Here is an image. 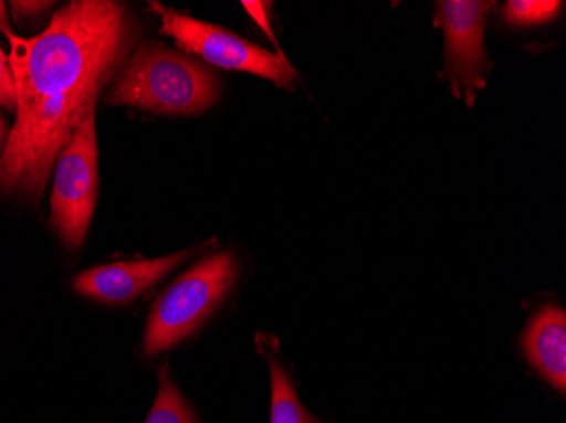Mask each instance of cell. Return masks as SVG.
Segmentation results:
<instances>
[{
    "label": "cell",
    "mask_w": 566,
    "mask_h": 423,
    "mask_svg": "<svg viewBox=\"0 0 566 423\" xmlns=\"http://www.w3.org/2000/svg\"><path fill=\"white\" fill-rule=\"evenodd\" d=\"M563 2L556 0H511L504 8L505 21L511 25H536L555 21Z\"/></svg>",
    "instance_id": "obj_11"
},
{
    "label": "cell",
    "mask_w": 566,
    "mask_h": 423,
    "mask_svg": "<svg viewBox=\"0 0 566 423\" xmlns=\"http://www.w3.org/2000/svg\"><path fill=\"white\" fill-rule=\"evenodd\" d=\"M0 107L15 109V85L12 78L11 65L4 51L0 50Z\"/></svg>",
    "instance_id": "obj_12"
},
{
    "label": "cell",
    "mask_w": 566,
    "mask_h": 423,
    "mask_svg": "<svg viewBox=\"0 0 566 423\" xmlns=\"http://www.w3.org/2000/svg\"><path fill=\"white\" fill-rule=\"evenodd\" d=\"M56 161L55 184L51 193V225L59 232L65 246L78 250L84 244L97 202L95 109L76 127Z\"/></svg>",
    "instance_id": "obj_4"
},
{
    "label": "cell",
    "mask_w": 566,
    "mask_h": 423,
    "mask_svg": "<svg viewBox=\"0 0 566 423\" xmlns=\"http://www.w3.org/2000/svg\"><path fill=\"white\" fill-rule=\"evenodd\" d=\"M12 14L15 21L22 22L28 19H36L38 15L46 12L51 8V2H12Z\"/></svg>",
    "instance_id": "obj_13"
},
{
    "label": "cell",
    "mask_w": 566,
    "mask_h": 423,
    "mask_svg": "<svg viewBox=\"0 0 566 423\" xmlns=\"http://www.w3.org/2000/svg\"><path fill=\"white\" fill-rule=\"evenodd\" d=\"M523 349L530 364L543 380L565 393L566 315L556 305H546L534 314L523 336Z\"/></svg>",
    "instance_id": "obj_8"
},
{
    "label": "cell",
    "mask_w": 566,
    "mask_h": 423,
    "mask_svg": "<svg viewBox=\"0 0 566 423\" xmlns=\"http://www.w3.org/2000/svg\"><path fill=\"white\" fill-rule=\"evenodd\" d=\"M6 130V124L4 120H2V117H0V139H2V136H4Z\"/></svg>",
    "instance_id": "obj_15"
},
{
    "label": "cell",
    "mask_w": 566,
    "mask_h": 423,
    "mask_svg": "<svg viewBox=\"0 0 566 423\" xmlns=\"http://www.w3.org/2000/svg\"><path fill=\"white\" fill-rule=\"evenodd\" d=\"M492 2L444 0L436 4V24L444 33V75L454 97L473 105L486 85L489 55L483 46Z\"/></svg>",
    "instance_id": "obj_6"
},
{
    "label": "cell",
    "mask_w": 566,
    "mask_h": 423,
    "mask_svg": "<svg viewBox=\"0 0 566 423\" xmlns=\"http://www.w3.org/2000/svg\"><path fill=\"white\" fill-rule=\"evenodd\" d=\"M237 278V256L221 251L175 279L149 311L143 339L146 355H161L192 336L226 300Z\"/></svg>",
    "instance_id": "obj_3"
},
{
    "label": "cell",
    "mask_w": 566,
    "mask_h": 423,
    "mask_svg": "<svg viewBox=\"0 0 566 423\" xmlns=\"http://www.w3.org/2000/svg\"><path fill=\"white\" fill-rule=\"evenodd\" d=\"M221 82L203 63L164 44L146 43L117 76L111 105L167 116H193L218 102Z\"/></svg>",
    "instance_id": "obj_2"
},
{
    "label": "cell",
    "mask_w": 566,
    "mask_h": 423,
    "mask_svg": "<svg viewBox=\"0 0 566 423\" xmlns=\"http://www.w3.org/2000/svg\"><path fill=\"white\" fill-rule=\"evenodd\" d=\"M0 31L2 33H11V28H9V18L8 12H6L4 2H0Z\"/></svg>",
    "instance_id": "obj_14"
},
{
    "label": "cell",
    "mask_w": 566,
    "mask_h": 423,
    "mask_svg": "<svg viewBox=\"0 0 566 423\" xmlns=\"http://www.w3.org/2000/svg\"><path fill=\"white\" fill-rule=\"evenodd\" d=\"M272 378V413L270 423H319L298 400L294 383L275 356H266Z\"/></svg>",
    "instance_id": "obj_9"
},
{
    "label": "cell",
    "mask_w": 566,
    "mask_h": 423,
    "mask_svg": "<svg viewBox=\"0 0 566 423\" xmlns=\"http://www.w3.org/2000/svg\"><path fill=\"white\" fill-rule=\"evenodd\" d=\"M193 250L157 260L120 261L87 269L73 279L76 294L106 305H126L186 263Z\"/></svg>",
    "instance_id": "obj_7"
},
{
    "label": "cell",
    "mask_w": 566,
    "mask_h": 423,
    "mask_svg": "<svg viewBox=\"0 0 566 423\" xmlns=\"http://www.w3.org/2000/svg\"><path fill=\"white\" fill-rule=\"evenodd\" d=\"M145 423H199L192 406L175 387L167 371L161 373L157 402Z\"/></svg>",
    "instance_id": "obj_10"
},
{
    "label": "cell",
    "mask_w": 566,
    "mask_h": 423,
    "mask_svg": "<svg viewBox=\"0 0 566 423\" xmlns=\"http://www.w3.org/2000/svg\"><path fill=\"white\" fill-rule=\"evenodd\" d=\"M149 6L160 18L161 33L174 38L178 46L206 62L224 70L253 73L283 87L294 81V68L289 65L285 56L263 50L231 31L222 30L219 25L180 14L158 2H151Z\"/></svg>",
    "instance_id": "obj_5"
},
{
    "label": "cell",
    "mask_w": 566,
    "mask_h": 423,
    "mask_svg": "<svg viewBox=\"0 0 566 423\" xmlns=\"http://www.w3.org/2000/svg\"><path fill=\"white\" fill-rule=\"evenodd\" d=\"M15 119L0 158V192L43 197L51 168L136 40L126 6L75 0L33 38L6 34Z\"/></svg>",
    "instance_id": "obj_1"
}]
</instances>
